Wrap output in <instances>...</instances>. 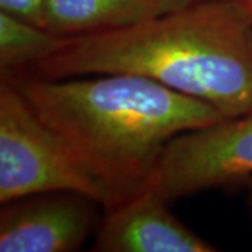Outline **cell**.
Here are the masks:
<instances>
[{
  "mask_svg": "<svg viewBox=\"0 0 252 252\" xmlns=\"http://www.w3.org/2000/svg\"><path fill=\"white\" fill-rule=\"evenodd\" d=\"M162 14L153 0H46L44 28L62 38L129 27Z\"/></svg>",
  "mask_w": 252,
  "mask_h": 252,
  "instance_id": "52a82bcc",
  "label": "cell"
},
{
  "mask_svg": "<svg viewBox=\"0 0 252 252\" xmlns=\"http://www.w3.org/2000/svg\"><path fill=\"white\" fill-rule=\"evenodd\" d=\"M153 1L160 6L162 13H168V11H172V10L182 9V7H187L189 4L198 3L200 0H153Z\"/></svg>",
  "mask_w": 252,
  "mask_h": 252,
  "instance_id": "30bf717a",
  "label": "cell"
},
{
  "mask_svg": "<svg viewBox=\"0 0 252 252\" xmlns=\"http://www.w3.org/2000/svg\"><path fill=\"white\" fill-rule=\"evenodd\" d=\"M104 209L77 192H44L1 203L0 251L73 252L95 234Z\"/></svg>",
  "mask_w": 252,
  "mask_h": 252,
  "instance_id": "5b68a950",
  "label": "cell"
},
{
  "mask_svg": "<svg viewBox=\"0 0 252 252\" xmlns=\"http://www.w3.org/2000/svg\"><path fill=\"white\" fill-rule=\"evenodd\" d=\"M107 73L142 76L224 118L240 117L252 111V11L234 0H200L129 27L69 38L21 74L58 80Z\"/></svg>",
  "mask_w": 252,
  "mask_h": 252,
  "instance_id": "6da1fadb",
  "label": "cell"
},
{
  "mask_svg": "<svg viewBox=\"0 0 252 252\" xmlns=\"http://www.w3.org/2000/svg\"><path fill=\"white\" fill-rule=\"evenodd\" d=\"M168 200L150 185L104 209L94 234L95 252H213L216 245L172 215Z\"/></svg>",
  "mask_w": 252,
  "mask_h": 252,
  "instance_id": "8992f818",
  "label": "cell"
},
{
  "mask_svg": "<svg viewBox=\"0 0 252 252\" xmlns=\"http://www.w3.org/2000/svg\"><path fill=\"white\" fill-rule=\"evenodd\" d=\"M247 185H248V198H247V202H248V209H250V215L252 217V178L247 181Z\"/></svg>",
  "mask_w": 252,
  "mask_h": 252,
  "instance_id": "8fae6325",
  "label": "cell"
},
{
  "mask_svg": "<svg viewBox=\"0 0 252 252\" xmlns=\"http://www.w3.org/2000/svg\"><path fill=\"white\" fill-rule=\"evenodd\" d=\"M59 190L87 195L104 209L112 205L107 189L39 118L16 81L1 76L0 203Z\"/></svg>",
  "mask_w": 252,
  "mask_h": 252,
  "instance_id": "3957f363",
  "label": "cell"
},
{
  "mask_svg": "<svg viewBox=\"0 0 252 252\" xmlns=\"http://www.w3.org/2000/svg\"><path fill=\"white\" fill-rule=\"evenodd\" d=\"M9 77L107 189L111 206L152 185L171 139L224 119L212 105L136 74Z\"/></svg>",
  "mask_w": 252,
  "mask_h": 252,
  "instance_id": "7a4b0ae2",
  "label": "cell"
},
{
  "mask_svg": "<svg viewBox=\"0 0 252 252\" xmlns=\"http://www.w3.org/2000/svg\"><path fill=\"white\" fill-rule=\"evenodd\" d=\"M66 38L44 27L0 13V72L17 76L58 52Z\"/></svg>",
  "mask_w": 252,
  "mask_h": 252,
  "instance_id": "ba28073f",
  "label": "cell"
},
{
  "mask_svg": "<svg viewBox=\"0 0 252 252\" xmlns=\"http://www.w3.org/2000/svg\"><path fill=\"white\" fill-rule=\"evenodd\" d=\"M234 1L240 3L241 6H244V7H247L250 11H252V0H234Z\"/></svg>",
  "mask_w": 252,
  "mask_h": 252,
  "instance_id": "7c38bea8",
  "label": "cell"
},
{
  "mask_svg": "<svg viewBox=\"0 0 252 252\" xmlns=\"http://www.w3.org/2000/svg\"><path fill=\"white\" fill-rule=\"evenodd\" d=\"M252 178V111L187 130L165 146L152 182L168 202Z\"/></svg>",
  "mask_w": 252,
  "mask_h": 252,
  "instance_id": "277c9868",
  "label": "cell"
},
{
  "mask_svg": "<svg viewBox=\"0 0 252 252\" xmlns=\"http://www.w3.org/2000/svg\"><path fill=\"white\" fill-rule=\"evenodd\" d=\"M46 0H0V13L44 27Z\"/></svg>",
  "mask_w": 252,
  "mask_h": 252,
  "instance_id": "9c48e42d",
  "label": "cell"
}]
</instances>
